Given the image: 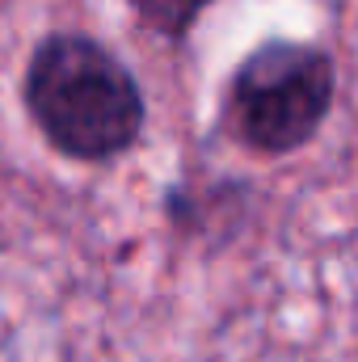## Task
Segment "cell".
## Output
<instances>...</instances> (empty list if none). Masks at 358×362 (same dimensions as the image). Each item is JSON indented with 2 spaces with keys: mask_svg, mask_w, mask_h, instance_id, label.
Wrapping results in <instances>:
<instances>
[{
  "mask_svg": "<svg viewBox=\"0 0 358 362\" xmlns=\"http://www.w3.org/2000/svg\"><path fill=\"white\" fill-rule=\"evenodd\" d=\"M258 189L241 177L219 181H173L165 189V223L181 240H202V245H228L232 236L245 232L249 211H253Z\"/></svg>",
  "mask_w": 358,
  "mask_h": 362,
  "instance_id": "obj_3",
  "label": "cell"
},
{
  "mask_svg": "<svg viewBox=\"0 0 358 362\" xmlns=\"http://www.w3.org/2000/svg\"><path fill=\"white\" fill-rule=\"evenodd\" d=\"M337 59L308 38H262L219 89V131L249 160H291L312 148L337 105Z\"/></svg>",
  "mask_w": 358,
  "mask_h": 362,
  "instance_id": "obj_2",
  "label": "cell"
},
{
  "mask_svg": "<svg viewBox=\"0 0 358 362\" xmlns=\"http://www.w3.org/2000/svg\"><path fill=\"white\" fill-rule=\"evenodd\" d=\"M21 114L68 165L105 169L148 135V97L131 64L85 30H51L21 68Z\"/></svg>",
  "mask_w": 358,
  "mask_h": 362,
  "instance_id": "obj_1",
  "label": "cell"
},
{
  "mask_svg": "<svg viewBox=\"0 0 358 362\" xmlns=\"http://www.w3.org/2000/svg\"><path fill=\"white\" fill-rule=\"evenodd\" d=\"M127 13L135 17V25L169 47H181L190 42L194 25L219 4V0H122Z\"/></svg>",
  "mask_w": 358,
  "mask_h": 362,
  "instance_id": "obj_4",
  "label": "cell"
}]
</instances>
